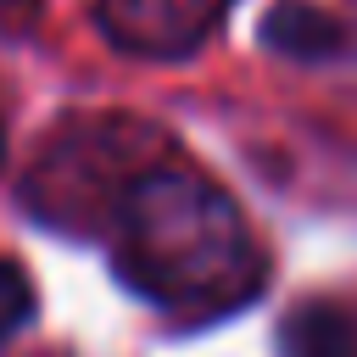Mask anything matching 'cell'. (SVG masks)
Masks as SVG:
<instances>
[{
    "mask_svg": "<svg viewBox=\"0 0 357 357\" xmlns=\"http://www.w3.org/2000/svg\"><path fill=\"white\" fill-rule=\"evenodd\" d=\"M117 279L184 318H218L257 296L262 251L223 184L184 162H151L112 206Z\"/></svg>",
    "mask_w": 357,
    "mask_h": 357,
    "instance_id": "cell-1",
    "label": "cell"
},
{
    "mask_svg": "<svg viewBox=\"0 0 357 357\" xmlns=\"http://www.w3.org/2000/svg\"><path fill=\"white\" fill-rule=\"evenodd\" d=\"M229 6L234 0H100L95 22L117 50L173 61V56L201 50Z\"/></svg>",
    "mask_w": 357,
    "mask_h": 357,
    "instance_id": "cell-2",
    "label": "cell"
},
{
    "mask_svg": "<svg viewBox=\"0 0 357 357\" xmlns=\"http://www.w3.org/2000/svg\"><path fill=\"white\" fill-rule=\"evenodd\" d=\"M262 45L268 50H279V56H290V61H329V56H340V45H346V28L324 11V6H312V0H279L268 17H262Z\"/></svg>",
    "mask_w": 357,
    "mask_h": 357,
    "instance_id": "cell-3",
    "label": "cell"
},
{
    "mask_svg": "<svg viewBox=\"0 0 357 357\" xmlns=\"http://www.w3.org/2000/svg\"><path fill=\"white\" fill-rule=\"evenodd\" d=\"M284 357H357V324L351 312L329 301H307L284 318Z\"/></svg>",
    "mask_w": 357,
    "mask_h": 357,
    "instance_id": "cell-4",
    "label": "cell"
},
{
    "mask_svg": "<svg viewBox=\"0 0 357 357\" xmlns=\"http://www.w3.org/2000/svg\"><path fill=\"white\" fill-rule=\"evenodd\" d=\"M28 318H33V284L11 257H0V340H11Z\"/></svg>",
    "mask_w": 357,
    "mask_h": 357,
    "instance_id": "cell-5",
    "label": "cell"
},
{
    "mask_svg": "<svg viewBox=\"0 0 357 357\" xmlns=\"http://www.w3.org/2000/svg\"><path fill=\"white\" fill-rule=\"evenodd\" d=\"M0 151H6V139H0Z\"/></svg>",
    "mask_w": 357,
    "mask_h": 357,
    "instance_id": "cell-6",
    "label": "cell"
}]
</instances>
